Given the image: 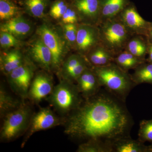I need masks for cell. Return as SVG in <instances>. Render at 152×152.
I'll list each match as a JSON object with an SVG mask.
<instances>
[{
  "label": "cell",
  "mask_w": 152,
  "mask_h": 152,
  "mask_svg": "<svg viewBox=\"0 0 152 152\" xmlns=\"http://www.w3.org/2000/svg\"><path fill=\"white\" fill-rule=\"evenodd\" d=\"M134 125L126 102L104 88L84 99L81 105L66 117L64 132L83 142L94 139L113 146L120 139L131 137Z\"/></svg>",
  "instance_id": "1"
},
{
  "label": "cell",
  "mask_w": 152,
  "mask_h": 152,
  "mask_svg": "<svg viewBox=\"0 0 152 152\" xmlns=\"http://www.w3.org/2000/svg\"><path fill=\"white\" fill-rule=\"evenodd\" d=\"M102 87L121 100L126 102L131 91L137 86L131 75L112 63L102 67H91Z\"/></svg>",
  "instance_id": "2"
},
{
  "label": "cell",
  "mask_w": 152,
  "mask_h": 152,
  "mask_svg": "<svg viewBox=\"0 0 152 152\" xmlns=\"http://www.w3.org/2000/svg\"><path fill=\"white\" fill-rule=\"evenodd\" d=\"M61 116L69 115L81 105L84 99L77 85L67 80L60 79L51 94L45 99Z\"/></svg>",
  "instance_id": "3"
},
{
  "label": "cell",
  "mask_w": 152,
  "mask_h": 152,
  "mask_svg": "<svg viewBox=\"0 0 152 152\" xmlns=\"http://www.w3.org/2000/svg\"><path fill=\"white\" fill-rule=\"evenodd\" d=\"M100 43L115 56L125 50L129 40L134 35L118 17L99 23Z\"/></svg>",
  "instance_id": "4"
},
{
  "label": "cell",
  "mask_w": 152,
  "mask_h": 152,
  "mask_svg": "<svg viewBox=\"0 0 152 152\" xmlns=\"http://www.w3.org/2000/svg\"><path fill=\"white\" fill-rule=\"evenodd\" d=\"M31 107L25 102L20 107L3 118L0 140L3 142L13 141L24 135L33 114Z\"/></svg>",
  "instance_id": "5"
},
{
  "label": "cell",
  "mask_w": 152,
  "mask_h": 152,
  "mask_svg": "<svg viewBox=\"0 0 152 152\" xmlns=\"http://www.w3.org/2000/svg\"><path fill=\"white\" fill-rule=\"evenodd\" d=\"M37 34L50 50L52 71L58 75L70 47L64 34L62 35L58 30L46 23H43L38 27Z\"/></svg>",
  "instance_id": "6"
},
{
  "label": "cell",
  "mask_w": 152,
  "mask_h": 152,
  "mask_svg": "<svg viewBox=\"0 0 152 152\" xmlns=\"http://www.w3.org/2000/svg\"><path fill=\"white\" fill-rule=\"evenodd\" d=\"M36 69V65L27 57L21 65L7 76L10 88L24 102L28 99V92Z\"/></svg>",
  "instance_id": "7"
},
{
  "label": "cell",
  "mask_w": 152,
  "mask_h": 152,
  "mask_svg": "<svg viewBox=\"0 0 152 152\" xmlns=\"http://www.w3.org/2000/svg\"><path fill=\"white\" fill-rule=\"evenodd\" d=\"M66 117L59 116L50 108H41L37 113L33 114L27 131L24 135L21 148L24 147L35 133L64 125Z\"/></svg>",
  "instance_id": "8"
},
{
  "label": "cell",
  "mask_w": 152,
  "mask_h": 152,
  "mask_svg": "<svg viewBox=\"0 0 152 152\" xmlns=\"http://www.w3.org/2000/svg\"><path fill=\"white\" fill-rule=\"evenodd\" d=\"M100 43L99 30L98 26L79 24L75 48L78 53L85 57Z\"/></svg>",
  "instance_id": "9"
},
{
  "label": "cell",
  "mask_w": 152,
  "mask_h": 152,
  "mask_svg": "<svg viewBox=\"0 0 152 152\" xmlns=\"http://www.w3.org/2000/svg\"><path fill=\"white\" fill-rule=\"evenodd\" d=\"M44 71L35 75L30 86L28 99L33 103L38 104L51 94L55 86L53 77Z\"/></svg>",
  "instance_id": "10"
},
{
  "label": "cell",
  "mask_w": 152,
  "mask_h": 152,
  "mask_svg": "<svg viewBox=\"0 0 152 152\" xmlns=\"http://www.w3.org/2000/svg\"><path fill=\"white\" fill-rule=\"evenodd\" d=\"M118 17L134 35L146 37L150 22L145 20L140 15L134 5H128Z\"/></svg>",
  "instance_id": "11"
},
{
  "label": "cell",
  "mask_w": 152,
  "mask_h": 152,
  "mask_svg": "<svg viewBox=\"0 0 152 152\" xmlns=\"http://www.w3.org/2000/svg\"><path fill=\"white\" fill-rule=\"evenodd\" d=\"M73 7L77 13L80 23L98 26L100 22L99 0H74Z\"/></svg>",
  "instance_id": "12"
},
{
  "label": "cell",
  "mask_w": 152,
  "mask_h": 152,
  "mask_svg": "<svg viewBox=\"0 0 152 152\" xmlns=\"http://www.w3.org/2000/svg\"><path fill=\"white\" fill-rule=\"evenodd\" d=\"M28 57L43 70L52 71V56L50 49L39 37L30 44Z\"/></svg>",
  "instance_id": "13"
},
{
  "label": "cell",
  "mask_w": 152,
  "mask_h": 152,
  "mask_svg": "<svg viewBox=\"0 0 152 152\" xmlns=\"http://www.w3.org/2000/svg\"><path fill=\"white\" fill-rule=\"evenodd\" d=\"M76 84L84 99L97 94L102 87L97 77L91 67L84 71L77 80Z\"/></svg>",
  "instance_id": "14"
},
{
  "label": "cell",
  "mask_w": 152,
  "mask_h": 152,
  "mask_svg": "<svg viewBox=\"0 0 152 152\" xmlns=\"http://www.w3.org/2000/svg\"><path fill=\"white\" fill-rule=\"evenodd\" d=\"M32 27L30 22L23 17H16L2 23L1 32L10 33L19 39L26 37L31 33Z\"/></svg>",
  "instance_id": "15"
},
{
  "label": "cell",
  "mask_w": 152,
  "mask_h": 152,
  "mask_svg": "<svg viewBox=\"0 0 152 152\" xmlns=\"http://www.w3.org/2000/svg\"><path fill=\"white\" fill-rule=\"evenodd\" d=\"M115 56L101 43L95 47L85 58L91 67H102L114 62Z\"/></svg>",
  "instance_id": "16"
},
{
  "label": "cell",
  "mask_w": 152,
  "mask_h": 152,
  "mask_svg": "<svg viewBox=\"0 0 152 152\" xmlns=\"http://www.w3.org/2000/svg\"><path fill=\"white\" fill-rule=\"evenodd\" d=\"M26 58L18 49H14L4 53L1 55L0 58L1 70L7 76L21 65Z\"/></svg>",
  "instance_id": "17"
},
{
  "label": "cell",
  "mask_w": 152,
  "mask_h": 152,
  "mask_svg": "<svg viewBox=\"0 0 152 152\" xmlns=\"http://www.w3.org/2000/svg\"><path fill=\"white\" fill-rule=\"evenodd\" d=\"M99 2L100 22L118 17L128 5V0H99Z\"/></svg>",
  "instance_id": "18"
},
{
  "label": "cell",
  "mask_w": 152,
  "mask_h": 152,
  "mask_svg": "<svg viewBox=\"0 0 152 152\" xmlns=\"http://www.w3.org/2000/svg\"><path fill=\"white\" fill-rule=\"evenodd\" d=\"M21 99L14 97L8 92L1 84L0 86V117L2 119L7 114L18 108L24 103Z\"/></svg>",
  "instance_id": "19"
},
{
  "label": "cell",
  "mask_w": 152,
  "mask_h": 152,
  "mask_svg": "<svg viewBox=\"0 0 152 152\" xmlns=\"http://www.w3.org/2000/svg\"><path fill=\"white\" fill-rule=\"evenodd\" d=\"M113 152H149L148 146L131 138H123L116 141L112 146Z\"/></svg>",
  "instance_id": "20"
},
{
  "label": "cell",
  "mask_w": 152,
  "mask_h": 152,
  "mask_svg": "<svg viewBox=\"0 0 152 152\" xmlns=\"http://www.w3.org/2000/svg\"><path fill=\"white\" fill-rule=\"evenodd\" d=\"M149 45V42L146 37L135 35L128 41L125 50L140 58L146 60Z\"/></svg>",
  "instance_id": "21"
},
{
  "label": "cell",
  "mask_w": 152,
  "mask_h": 152,
  "mask_svg": "<svg viewBox=\"0 0 152 152\" xmlns=\"http://www.w3.org/2000/svg\"><path fill=\"white\" fill-rule=\"evenodd\" d=\"M145 61L146 59L140 58L125 50L115 56L114 62L123 70L128 72L134 69Z\"/></svg>",
  "instance_id": "22"
},
{
  "label": "cell",
  "mask_w": 152,
  "mask_h": 152,
  "mask_svg": "<svg viewBox=\"0 0 152 152\" xmlns=\"http://www.w3.org/2000/svg\"><path fill=\"white\" fill-rule=\"evenodd\" d=\"M134 70L131 76L137 86L142 83L152 85V63L145 61Z\"/></svg>",
  "instance_id": "23"
},
{
  "label": "cell",
  "mask_w": 152,
  "mask_h": 152,
  "mask_svg": "<svg viewBox=\"0 0 152 152\" xmlns=\"http://www.w3.org/2000/svg\"><path fill=\"white\" fill-rule=\"evenodd\" d=\"M21 4L29 15L35 18H42L48 5V0H22Z\"/></svg>",
  "instance_id": "24"
},
{
  "label": "cell",
  "mask_w": 152,
  "mask_h": 152,
  "mask_svg": "<svg viewBox=\"0 0 152 152\" xmlns=\"http://www.w3.org/2000/svg\"><path fill=\"white\" fill-rule=\"evenodd\" d=\"M77 152H113L112 145L97 140H90L79 145Z\"/></svg>",
  "instance_id": "25"
},
{
  "label": "cell",
  "mask_w": 152,
  "mask_h": 152,
  "mask_svg": "<svg viewBox=\"0 0 152 152\" xmlns=\"http://www.w3.org/2000/svg\"><path fill=\"white\" fill-rule=\"evenodd\" d=\"M84 56L77 53L69 56L63 62L58 75L60 79L65 80L71 71L77 65Z\"/></svg>",
  "instance_id": "26"
},
{
  "label": "cell",
  "mask_w": 152,
  "mask_h": 152,
  "mask_svg": "<svg viewBox=\"0 0 152 152\" xmlns=\"http://www.w3.org/2000/svg\"><path fill=\"white\" fill-rule=\"evenodd\" d=\"M18 7L10 0H0V18L9 20L16 16Z\"/></svg>",
  "instance_id": "27"
},
{
  "label": "cell",
  "mask_w": 152,
  "mask_h": 152,
  "mask_svg": "<svg viewBox=\"0 0 152 152\" xmlns=\"http://www.w3.org/2000/svg\"><path fill=\"white\" fill-rule=\"evenodd\" d=\"M138 135L140 141L143 143L148 142L152 144V119L140 122Z\"/></svg>",
  "instance_id": "28"
},
{
  "label": "cell",
  "mask_w": 152,
  "mask_h": 152,
  "mask_svg": "<svg viewBox=\"0 0 152 152\" xmlns=\"http://www.w3.org/2000/svg\"><path fill=\"white\" fill-rule=\"evenodd\" d=\"M78 24H67L64 25L63 28V34L65 39L70 47L72 48H75Z\"/></svg>",
  "instance_id": "29"
},
{
  "label": "cell",
  "mask_w": 152,
  "mask_h": 152,
  "mask_svg": "<svg viewBox=\"0 0 152 152\" xmlns=\"http://www.w3.org/2000/svg\"><path fill=\"white\" fill-rule=\"evenodd\" d=\"M0 45L3 49L17 48L22 45L21 41L10 33L1 32L0 34Z\"/></svg>",
  "instance_id": "30"
},
{
  "label": "cell",
  "mask_w": 152,
  "mask_h": 152,
  "mask_svg": "<svg viewBox=\"0 0 152 152\" xmlns=\"http://www.w3.org/2000/svg\"><path fill=\"white\" fill-rule=\"evenodd\" d=\"M69 7L65 1L63 0H58L52 5L50 10V15L55 19L61 18Z\"/></svg>",
  "instance_id": "31"
},
{
  "label": "cell",
  "mask_w": 152,
  "mask_h": 152,
  "mask_svg": "<svg viewBox=\"0 0 152 152\" xmlns=\"http://www.w3.org/2000/svg\"><path fill=\"white\" fill-rule=\"evenodd\" d=\"M62 21L64 24H77L80 23V18L75 9L74 7H69L67 10L61 18Z\"/></svg>",
  "instance_id": "32"
},
{
  "label": "cell",
  "mask_w": 152,
  "mask_h": 152,
  "mask_svg": "<svg viewBox=\"0 0 152 152\" xmlns=\"http://www.w3.org/2000/svg\"><path fill=\"white\" fill-rule=\"evenodd\" d=\"M146 37L149 43L152 44V22H150L149 28Z\"/></svg>",
  "instance_id": "33"
},
{
  "label": "cell",
  "mask_w": 152,
  "mask_h": 152,
  "mask_svg": "<svg viewBox=\"0 0 152 152\" xmlns=\"http://www.w3.org/2000/svg\"><path fill=\"white\" fill-rule=\"evenodd\" d=\"M148 58H146L147 61L152 63V44L149 43L148 49Z\"/></svg>",
  "instance_id": "34"
},
{
  "label": "cell",
  "mask_w": 152,
  "mask_h": 152,
  "mask_svg": "<svg viewBox=\"0 0 152 152\" xmlns=\"http://www.w3.org/2000/svg\"><path fill=\"white\" fill-rule=\"evenodd\" d=\"M148 147L149 152H152V144L148 146Z\"/></svg>",
  "instance_id": "35"
}]
</instances>
